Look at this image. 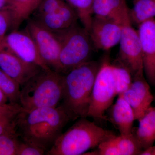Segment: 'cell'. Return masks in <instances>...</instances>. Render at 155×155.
<instances>
[{
	"instance_id": "cell-1",
	"label": "cell",
	"mask_w": 155,
	"mask_h": 155,
	"mask_svg": "<svg viewBox=\"0 0 155 155\" xmlns=\"http://www.w3.org/2000/svg\"><path fill=\"white\" fill-rule=\"evenodd\" d=\"M70 120L60 106L24 110L18 115L17 129L23 141L47 151Z\"/></svg>"
},
{
	"instance_id": "cell-31",
	"label": "cell",
	"mask_w": 155,
	"mask_h": 155,
	"mask_svg": "<svg viewBox=\"0 0 155 155\" xmlns=\"http://www.w3.org/2000/svg\"><path fill=\"white\" fill-rule=\"evenodd\" d=\"M8 101V98L6 96L5 94L0 89V106L4 105L7 104V102Z\"/></svg>"
},
{
	"instance_id": "cell-7",
	"label": "cell",
	"mask_w": 155,
	"mask_h": 155,
	"mask_svg": "<svg viewBox=\"0 0 155 155\" xmlns=\"http://www.w3.org/2000/svg\"><path fill=\"white\" fill-rule=\"evenodd\" d=\"M119 41L118 61L129 70L132 77L144 73L141 43L137 30L134 28L129 14L123 19Z\"/></svg>"
},
{
	"instance_id": "cell-3",
	"label": "cell",
	"mask_w": 155,
	"mask_h": 155,
	"mask_svg": "<svg viewBox=\"0 0 155 155\" xmlns=\"http://www.w3.org/2000/svg\"><path fill=\"white\" fill-rule=\"evenodd\" d=\"M115 135L113 131L100 127L86 117L79 118L66 132L60 134L46 154L84 155Z\"/></svg>"
},
{
	"instance_id": "cell-19",
	"label": "cell",
	"mask_w": 155,
	"mask_h": 155,
	"mask_svg": "<svg viewBox=\"0 0 155 155\" xmlns=\"http://www.w3.org/2000/svg\"><path fill=\"white\" fill-rule=\"evenodd\" d=\"M75 10L81 25L89 31L92 17V7L94 0H65Z\"/></svg>"
},
{
	"instance_id": "cell-14",
	"label": "cell",
	"mask_w": 155,
	"mask_h": 155,
	"mask_svg": "<svg viewBox=\"0 0 155 155\" xmlns=\"http://www.w3.org/2000/svg\"><path fill=\"white\" fill-rule=\"evenodd\" d=\"M33 19L44 28L54 33L70 28L79 20L75 10L67 2L52 13L35 14Z\"/></svg>"
},
{
	"instance_id": "cell-26",
	"label": "cell",
	"mask_w": 155,
	"mask_h": 155,
	"mask_svg": "<svg viewBox=\"0 0 155 155\" xmlns=\"http://www.w3.org/2000/svg\"><path fill=\"white\" fill-rule=\"evenodd\" d=\"M11 27L17 28L15 15L11 11H0V46Z\"/></svg>"
},
{
	"instance_id": "cell-24",
	"label": "cell",
	"mask_w": 155,
	"mask_h": 155,
	"mask_svg": "<svg viewBox=\"0 0 155 155\" xmlns=\"http://www.w3.org/2000/svg\"><path fill=\"white\" fill-rule=\"evenodd\" d=\"M41 0H13L15 6V15L17 27L28 19L36 10Z\"/></svg>"
},
{
	"instance_id": "cell-15",
	"label": "cell",
	"mask_w": 155,
	"mask_h": 155,
	"mask_svg": "<svg viewBox=\"0 0 155 155\" xmlns=\"http://www.w3.org/2000/svg\"><path fill=\"white\" fill-rule=\"evenodd\" d=\"M110 108V120L117 127L120 134L131 133L136 120L135 115L130 105L122 95L118 96L116 101Z\"/></svg>"
},
{
	"instance_id": "cell-12",
	"label": "cell",
	"mask_w": 155,
	"mask_h": 155,
	"mask_svg": "<svg viewBox=\"0 0 155 155\" xmlns=\"http://www.w3.org/2000/svg\"><path fill=\"white\" fill-rule=\"evenodd\" d=\"M0 69L22 86L42 68L23 61L0 46Z\"/></svg>"
},
{
	"instance_id": "cell-6",
	"label": "cell",
	"mask_w": 155,
	"mask_h": 155,
	"mask_svg": "<svg viewBox=\"0 0 155 155\" xmlns=\"http://www.w3.org/2000/svg\"><path fill=\"white\" fill-rule=\"evenodd\" d=\"M116 96L112 64L105 59L101 63L95 79L87 117L98 121L106 120L105 114Z\"/></svg>"
},
{
	"instance_id": "cell-17",
	"label": "cell",
	"mask_w": 155,
	"mask_h": 155,
	"mask_svg": "<svg viewBox=\"0 0 155 155\" xmlns=\"http://www.w3.org/2000/svg\"><path fill=\"white\" fill-rule=\"evenodd\" d=\"M138 121V127L133 132L143 150L155 142V107H151Z\"/></svg>"
},
{
	"instance_id": "cell-33",
	"label": "cell",
	"mask_w": 155,
	"mask_h": 155,
	"mask_svg": "<svg viewBox=\"0 0 155 155\" xmlns=\"http://www.w3.org/2000/svg\"><path fill=\"white\" fill-rule=\"evenodd\" d=\"M154 101H155V96L154 97Z\"/></svg>"
},
{
	"instance_id": "cell-21",
	"label": "cell",
	"mask_w": 155,
	"mask_h": 155,
	"mask_svg": "<svg viewBox=\"0 0 155 155\" xmlns=\"http://www.w3.org/2000/svg\"><path fill=\"white\" fill-rule=\"evenodd\" d=\"M0 89L7 97L10 104H20L21 85L1 69Z\"/></svg>"
},
{
	"instance_id": "cell-2",
	"label": "cell",
	"mask_w": 155,
	"mask_h": 155,
	"mask_svg": "<svg viewBox=\"0 0 155 155\" xmlns=\"http://www.w3.org/2000/svg\"><path fill=\"white\" fill-rule=\"evenodd\" d=\"M101 64L90 61L63 75L64 94L59 106L70 120L87 118L93 87Z\"/></svg>"
},
{
	"instance_id": "cell-20",
	"label": "cell",
	"mask_w": 155,
	"mask_h": 155,
	"mask_svg": "<svg viewBox=\"0 0 155 155\" xmlns=\"http://www.w3.org/2000/svg\"><path fill=\"white\" fill-rule=\"evenodd\" d=\"M114 84L117 95L122 94L129 88L133 77L129 70L116 61L112 64Z\"/></svg>"
},
{
	"instance_id": "cell-25",
	"label": "cell",
	"mask_w": 155,
	"mask_h": 155,
	"mask_svg": "<svg viewBox=\"0 0 155 155\" xmlns=\"http://www.w3.org/2000/svg\"><path fill=\"white\" fill-rule=\"evenodd\" d=\"M116 136L101 142L97 147L96 150L91 152H87L84 155H122L116 143Z\"/></svg>"
},
{
	"instance_id": "cell-27",
	"label": "cell",
	"mask_w": 155,
	"mask_h": 155,
	"mask_svg": "<svg viewBox=\"0 0 155 155\" xmlns=\"http://www.w3.org/2000/svg\"><path fill=\"white\" fill-rule=\"evenodd\" d=\"M66 2L65 0H41L34 14L52 13L57 11Z\"/></svg>"
},
{
	"instance_id": "cell-8",
	"label": "cell",
	"mask_w": 155,
	"mask_h": 155,
	"mask_svg": "<svg viewBox=\"0 0 155 155\" xmlns=\"http://www.w3.org/2000/svg\"><path fill=\"white\" fill-rule=\"evenodd\" d=\"M25 28L35 42L45 64L49 69L61 73V43L55 34L44 28L33 19H28Z\"/></svg>"
},
{
	"instance_id": "cell-23",
	"label": "cell",
	"mask_w": 155,
	"mask_h": 155,
	"mask_svg": "<svg viewBox=\"0 0 155 155\" xmlns=\"http://www.w3.org/2000/svg\"><path fill=\"white\" fill-rule=\"evenodd\" d=\"M17 127L0 135V155H17L21 141Z\"/></svg>"
},
{
	"instance_id": "cell-9",
	"label": "cell",
	"mask_w": 155,
	"mask_h": 155,
	"mask_svg": "<svg viewBox=\"0 0 155 155\" xmlns=\"http://www.w3.org/2000/svg\"><path fill=\"white\" fill-rule=\"evenodd\" d=\"M0 46L23 61L43 69H50L42 60L35 42L26 28L24 30H14L6 35Z\"/></svg>"
},
{
	"instance_id": "cell-13",
	"label": "cell",
	"mask_w": 155,
	"mask_h": 155,
	"mask_svg": "<svg viewBox=\"0 0 155 155\" xmlns=\"http://www.w3.org/2000/svg\"><path fill=\"white\" fill-rule=\"evenodd\" d=\"M141 43L143 71L146 79L152 85L155 84V19H150L138 26Z\"/></svg>"
},
{
	"instance_id": "cell-18",
	"label": "cell",
	"mask_w": 155,
	"mask_h": 155,
	"mask_svg": "<svg viewBox=\"0 0 155 155\" xmlns=\"http://www.w3.org/2000/svg\"><path fill=\"white\" fill-rule=\"evenodd\" d=\"M128 14L132 25L137 26L145 21L154 18L155 0H134L133 7L129 8Z\"/></svg>"
},
{
	"instance_id": "cell-22",
	"label": "cell",
	"mask_w": 155,
	"mask_h": 155,
	"mask_svg": "<svg viewBox=\"0 0 155 155\" xmlns=\"http://www.w3.org/2000/svg\"><path fill=\"white\" fill-rule=\"evenodd\" d=\"M115 140L122 155H140L143 151L133 130L129 134L116 135Z\"/></svg>"
},
{
	"instance_id": "cell-32",
	"label": "cell",
	"mask_w": 155,
	"mask_h": 155,
	"mask_svg": "<svg viewBox=\"0 0 155 155\" xmlns=\"http://www.w3.org/2000/svg\"><path fill=\"white\" fill-rule=\"evenodd\" d=\"M8 104H6L5 105H4L2 106H0V111H2V110H4V109H5L7 107V106L8 105Z\"/></svg>"
},
{
	"instance_id": "cell-10",
	"label": "cell",
	"mask_w": 155,
	"mask_h": 155,
	"mask_svg": "<svg viewBox=\"0 0 155 155\" xmlns=\"http://www.w3.org/2000/svg\"><path fill=\"white\" fill-rule=\"evenodd\" d=\"M122 27V22L116 19L94 15L89 33L94 47L108 51L118 44Z\"/></svg>"
},
{
	"instance_id": "cell-29",
	"label": "cell",
	"mask_w": 155,
	"mask_h": 155,
	"mask_svg": "<svg viewBox=\"0 0 155 155\" xmlns=\"http://www.w3.org/2000/svg\"><path fill=\"white\" fill-rule=\"evenodd\" d=\"M0 11H11L15 15V6L13 0H0Z\"/></svg>"
},
{
	"instance_id": "cell-28",
	"label": "cell",
	"mask_w": 155,
	"mask_h": 155,
	"mask_svg": "<svg viewBox=\"0 0 155 155\" xmlns=\"http://www.w3.org/2000/svg\"><path fill=\"white\" fill-rule=\"evenodd\" d=\"M45 151L39 147L23 141L19 144L17 155H42Z\"/></svg>"
},
{
	"instance_id": "cell-30",
	"label": "cell",
	"mask_w": 155,
	"mask_h": 155,
	"mask_svg": "<svg viewBox=\"0 0 155 155\" xmlns=\"http://www.w3.org/2000/svg\"><path fill=\"white\" fill-rule=\"evenodd\" d=\"M140 155H155V146H152L143 150Z\"/></svg>"
},
{
	"instance_id": "cell-4",
	"label": "cell",
	"mask_w": 155,
	"mask_h": 155,
	"mask_svg": "<svg viewBox=\"0 0 155 155\" xmlns=\"http://www.w3.org/2000/svg\"><path fill=\"white\" fill-rule=\"evenodd\" d=\"M64 94V75L42 69L21 86L20 105L25 110L56 107Z\"/></svg>"
},
{
	"instance_id": "cell-11",
	"label": "cell",
	"mask_w": 155,
	"mask_h": 155,
	"mask_svg": "<svg viewBox=\"0 0 155 155\" xmlns=\"http://www.w3.org/2000/svg\"><path fill=\"white\" fill-rule=\"evenodd\" d=\"M121 95L132 108L137 121L152 107L154 101L144 73L133 76L131 85Z\"/></svg>"
},
{
	"instance_id": "cell-5",
	"label": "cell",
	"mask_w": 155,
	"mask_h": 155,
	"mask_svg": "<svg viewBox=\"0 0 155 155\" xmlns=\"http://www.w3.org/2000/svg\"><path fill=\"white\" fill-rule=\"evenodd\" d=\"M54 33L61 43L59 62L61 74L90 61L94 47L89 33L82 25L77 23Z\"/></svg>"
},
{
	"instance_id": "cell-16",
	"label": "cell",
	"mask_w": 155,
	"mask_h": 155,
	"mask_svg": "<svg viewBox=\"0 0 155 155\" xmlns=\"http://www.w3.org/2000/svg\"><path fill=\"white\" fill-rule=\"evenodd\" d=\"M129 9L126 0H94L92 7L93 15L121 22L128 15Z\"/></svg>"
}]
</instances>
